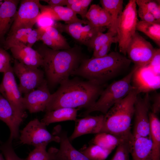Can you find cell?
I'll list each match as a JSON object with an SVG mask.
<instances>
[{
	"instance_id": "f6af8a7d",
	"label": "cell",
	"mask_w": 160,
	"mask_h": 160,
	"mask_svg": "<svg viewBox=\"0 0 160 160\" xmlns=\"http://www.w3.org/2000/svg\"><path fill=\"white\" fill-rule=\"evenodd\" d=\"M4 2V0H0V7L2 5Z\"/></svg>"
},
{
	"instance_id": "603a6c76",
	"label": "cell",
	"mask_w": 160,
	"mask_h": 160,
	"mask_svg": "<svg viewBox=\"0 0 160 160\" xmlns=\"http://www.w3.org/2000/svg\"><path fill=\"white\" fill-rule=\"evenodd\" d=\"M79 108H62L46 112L44 117L40 121L45 126L50 124L67 121H75L77 119Z\"/></svg>"
},
{
	"instance_id": "6da1fadb",
	"label": "cell",
	"mask_w": 160,
	"mask_h": 160,
	"mask_svg": "<svg viewBox=\"0 0 160 160\" xmlns=\"http://www.w3.org/2000/svg\"><path fill=\"white\" fill-rule=\"evenodd\" d=\"M60 84L57 90L51 94L46 112L62 108L87 109L95 103L104 89L103 84L75 78Z\"/></svg>"
},
{
	"instance_id": "7bdbcfd3",
	"label": "cell",
	"mask_w": 160,
	"mask_h": 160,
	"mask_svg": "<svg viewBox=\"0 0 160 160\" xmlns=\"http://www.w3.org/2000/svg\"><path fill=\"white\" fill-rule=\"evenodd\" d=\"M42 1L47 3L48 5L52 6H66L67 0H45Z\"/></svg>"
},
{
	"instance_id": "e0dca14e",
	"label": "cell",
	"mask_w": 160,
	"mask_h": 160,
	"mask_svg": "<svg viewBox=\"0 0 160 160\" xmlns=\"http://www.w3.org/2000/svg\"><path fill=\"white\" fill-rule=\"evenodd\" d=\"M15 60L26 65L38 68L43 65V59L39 52L32 47L19 43L9 49Z\"/></svg>"
},
{
	"instance_id": "52a82bcc",
	"label": "cell",
	"mask_w": 160,
	"mask_h": 160,
	"mask_svg": "<svg viewBox=\"0 0 160 160\" xmlns=\"http://www.w3.org/2000/svg\"><path fill=\"white\" fill-rule=\"evenodd\" d=\"M156 50L150 42L136 31L128 44L126 54L128 58L135 66L142 67L148 65Z\"/></svg>"
},
{
	"instance_id": "e575fe53",
	"label": "cell",
	"mask_w": 160,
	"mask_h": 160,
	"mask_svg": "<svg viewBox=\"0 0 160 160\" xmlns=\"http://www.w3.org/2000/svg\"><path fill=\"white\" fill-rule=\"evenodd\" d=\"M12 141L9 139L0 145V150L4 155L5 160H25L19 157L15 153L12 146Z\"/></svg>"
},
{
	"instance_id": "7402d4cb",
	"label": "cell",
	"mask_w": 160,
	"mask_h": 160,
	"mask_svg": "<svg viewBox=\"0 0 160 160\" xmlns=\"http://www.w3.org/2000/svg\"><path fill=\"white\" fill-rule=\"evenodd\" d=\"M19 2L17 0H5L0 7V39L4 37L10 28Z\"/></svg>"
},
{
	"instance_id": "484cf974",
	"label": "cell",
	"mask_w": 160,
	"mask_h": 160,
	"mask_svg": "<svg viewBox=\"0 0 160 160\" xmlns=\"http://www.w3.org/2000/svg\"><path fill=\"white\" fill-rule=\"evenodd\" d=\"M128 137H121L110 133L101 132L97 134L93 140V143L111 152L124 139Z\"/></svg>"
},
{
	"instance_id": "3957f363",
	"label": "cell",
	"mask_w": 160,
	"mask_h": 160,
	"mask_svg": "<svg viewBox=\"0 0 160 160\" xmlns=\"http://www.w3.org/2000/svg\"><path fill=\"white\" fill-rule=\"evenodd\" d=\"M131 62L120 53L112 52L101 57L84 58L71 75L104 84L128 68Z\"/></svg>"
},
{
	"instance_id": "cb8c5ba5",
	"label": "cell",
	"mask_w": 160,
	"mask_h": 160,
	"mask_svg": "<svg viewBox=\"0 0 160 160\" xmlns=\"http://www.w3.org/2000/svg\"><path fill=\"white\" fill-rule=\"evenodd\" d=\"M153 160H160V121L157 115L149 113Z\"/></svg>"
},
{
	"instance_id": "f1b7e54d",
	"label": "cell",
	"mask_w": 160,
	"mask_h": 160,
	"mask_svg": "<svg viewBox=\"0 0 160 160\" xmlns=\"http://www.w3.org/2000/svg\"><path fill=\"white\" fill-rule=\"evenodd\" d=\"M80 151L89 160H105L111 152L95 144L84 147Z\"/></svg>"
},
{
	"instance_id": "5b68a950",
	"label": "cell",
	"mask_w": 160,
	"mask_h": 160,
	"mask_svg": "<svg viewBox=\"0 0 160 160\" xmlns=\"http://www.w3.org/2000/svg\"><path fill=\"white\" fill-rule=\"evenodd\" d=\"M138 68L135 66L126 76L104 89L95 103L83 113V116L96 111L105 114L115 103L126 96L135 87L131 85V82Z\"/></svg>"
},
{
	"instance_id": "ba28073f",
	"label": "cell",
	"mask_w": 160,
	"mask_h": 160,
	"mask_svg": "<svg viewBox=\"0 0 160 160\" xmlns=\"http://www.w3.org/2000/svg\"><path fill=\"white\" fill-rule=\"evenodd\" d=\"M20 133V142L23 144L35 147L43 143H60L59 137L50 133L47 129L46 126L37 119L30 121Z\"/></svg>"
},
{
	"instance_id": "ee69618b",
	"label": "cell",
	"mask_w": 160,
	"mask_h": 160,
	"mask_svg": "<svg viewBox=\"0 0 160 160\" xmlns=\"http://www.w3.org/2000/svg\"><path fill=\"white\" fill-rule=\"evenodd\" d=\"M0 160H5L2 155L0 153Z\"/></svg>"
},
{
	"instance_id": "9a60e30c",
	"label": "cell",
	"mask_w": 160,
	"mask_h": 160,
	"mask_svg": "<svg viewBox=\"0 0 160 160\" xmlns=\"http://www.w3.org/2000/svg\"><path fill=\"white\" fill-rule=\"evenodd\" d=\"M51 95L45 80L37 88L24 94L23 103L25 110L31 113L45 111Z\"/></svg>"
},
{
	"instance_id": "ffe728a7",
	"label": "cell",
	"mask_w": 160,
	"mask_h": 160,
	"mask_svg": "<svg viewBox=\"0 0 160 160\" xmlns=\"http://www.w3.org/2000/svg\"><path fill=\"white\" fill-rule=\"evenodd\" d=\"M41 13L47 14L53 20L64 21L68 24L83 20L78 18L77 15L70 8L64 6H52L40 4Z\"/></svg>"
},
{
	"instance_id": "7c38bea8",
	"label": "cell",
	"mask_w": 160,
	"mask_h": 160,
	"mask_svg": "<svg viewBox=\"0 0 160 160\" xmlns=\"http://www.w3.org/2000/svg\"><path fill=\"white\" fill-rule=\"evenodd\" d=\"M150 99L148 94L143 98L137 96L134 105V137H150L149 118L150 108Z\"/></svg>"
},
{
	"instance_id": "30bf717a",
	"label": "cell",
	"mask_w": 160,
	"mask_h": 160,
	"mask_svg": "<svg viewBox=\"0 0 160 160\" xmlns=\"http://www.w3.org/2000/svg\"><path fill=\"white\" fill-rule=\"evenodd\" d=\"M12 69L19 79V89L25 94L38 87L44 81V72L38 68L31 67L14 60Z\"/></svg>"
},
{
	"instance_id": "836d02e7",
	"label": "cell",
	"mask_w": 160,
	"mask_h": 160,
	"mask_svg": "<svg viewBox=\"0 0 160 160\" xmlns=\"http://www.w3.org/2000/svg\"><path fill=\"white\" fill-rule=\"evenodd\" d=\"M137 5L145 8L157 21L160 22V1L152 0H135Z\"/></svg>"
},
{
	"instance_id": "8fae6325",
	"label": "cell",
	"mask_w": 160,
	"mask_h": 160,
	"mask_svg": "<svg viewBox=\"0 0 160 160\" xmlns=\"http://www.w3.org/2000/svg\"><path fill=\"white\" fill-rule=\"evenodd\" d=\"M38 0H23L21 1L9 33L21 28H32L41 14Z\"/></svg>"
},
{
	"instance_id": "ab89813d",
	"label": "cell",
	"mask_w": 160,
	"mask_h": 160,
	"mask_svg": "<svg viewBox=\"0 0 160 160\" xmlns=\"http://www.w3.org/2000/svg\"><path fill=\"white\" fill-rule=\"evenodd\" d=\"M111 20L110 14L106 10L102 7L99 20V27L108 28L111 24Z\"/></svg>"
},
{
	"instance_id": "8d00e7d4",
	"label": "cell",
	"mask_w": 160,
	"mask_h": 160,
	"mask_svg": "<svg viewBox=\"0 0 160 160\" xmlns=\"http://www.w3.org/2000/svg\"><path fill=\"white\" fill-rule=\"evenodd\" d=\"M42 33V30L40 27L37 29H32L27 34L23 44L32 47L36 41L40 40Z\"/></svg>"
},
{
	"instance_id": "2e32d148",
	"label": "cell",
	"mask_w": 160,
	"mask_h": 160,
	"mask_svg": "<svg viewBox=\"0 0 160 160\" xmlns=\"http://www.w3.org/2000/svg\"><path fill=\"white\" fill-rule=\"evenodd\" d=\"M52 134L58 136L60 139V148L53 160H89L72 146L68 137L67 132L63 130L60 126L54 127Z\"/></svg>"
},
{
	"instance_id": "4fadbf2b",
	"label": "cell",
	"mask_w": 160,
	"mask_h": 160,
	"mask_svg": "<svg viewBox=\"0 0 160 160\" xmlns=\"http://www.w3.org/2000/svg\"><path fill=\"white\" fill-rule=\"evenodd\" d=\"M27 115L25 112H21L15 108L0 93V120L9 129V139L13 140L19 137L20 126Z\"/></svg>"
},
{
	"instance_id": "4316f807",
	"label": "cell",
	"mask_w": 160,
	"mask_h": 160,
	"mask_svg": "<svg viewBox=\"0 0 160 160\" xmlns=\"http://www.w3.org/2000/svg\"><path fill=\"white\" fill-rule=\"evenodd\" d=\"M136 31L141 32L160 46V23L138 21Z\"/></svg>"
},
{
	"instance_id": "bcb514c9",
	"label": "cell",
	"mask_w": 160,
	"mask_h": 160,
	"mask_svg": "<svg viewBox=\"0 0 160 160\" xmlns=\"http://www.w3.org/2000/svg\"><path fill=\"white\" fill-rule=\"evenodd\" d=\"M0 143H1V141H0Z\"/></svg>"
},
{
	"instance_id": "f35d334b",
	"label": "cell",
	"mask_w": 160,
	"mask_h": 160,
	"mask_svg": "<svg viewBox=\"0 0 160 160\" xmlns=\"http://www.w3.org/2000/svg\"><path fill=\"white\" fill-rule=\"evenodd\" d=\"M160 50L156 49V51L151 61L147 66L148 68L156 75H159L160 72Z\"/></svg>"
},
{
	"instance_id": "83f0119b",
	"label": "cell",
	"mask_w": 160,
	"mask_h": 160,
	"mask_svg": "<svg viewBox=\"0 0 160 160\" xmlns=\"http://www.w3.org/2000/svg\"><path fill=\"white\" fill-rule=\"evenodd\" d=\"M48 144L43 143L34 147L25 160H53L58 149L51 147L47 151L46 148Z\"/></svg>"
},
{
	"instance_id": "7a4b0ae2",
	"label": "cell",
	"mask_w": 160,
	"mask_h": 160,
	"mask_svg": "<svg viewBox=\"0 0 160 160\" xmlns=\"http://www.w3.org/2000/svg\"><path fill=\"white\" fill-rule=\"evenodd\" d=\"M37 50L43 58L42 66L49 83L52 86L69 79L84 59L80 48L77 46L67 49L54 50L42 45Z\"/></svg>"
},
{
	"instance_id": "1f68e13d",
	"label": "cell",
	"mask_w": 160,
	"mask_h": 160,
	"mask_svg": "<svg viewBox=\"0 0 160 160\" xmlns=\"http://www.w3.org/2000/svg\"><path fill=\"white\" fill-rule=\"evenodd\" d=\"M116 36L115 33L108 31L104 33L100 32L98 33L92 41L89 48L93 50V56H94L102 47L109 41Z\"/></svg>"
},
{
	"instance_id": "f546056e",
	"label": "cell",
	"mask_w": 160,
	"mask_h": 160,
	"mask_svg": "<svg viewBox=\"0 0 160 160\" xmlns=\"http://www.w3.org/2000/svg\"><path fill=\"white\" fill-rule=\"evenodd\" d=\"M32 29L21 28L9 33L4 43V49H10L12 46L20 43H23L27 34Z\"/></svg>"
},
{
	"instance_id": "ac0fdd59",
	"label": "cell",
	"mask_w": 160,
	"mask_h": 160,
	"mask_svg": "<svg viewBox=\"0 0 160 160\" xmlns=\"http://www.w3.org/2000/svg\"><path fill=\"white\" fill-rule=\"evenodd\" d=\"M104 115L92 116L87 115L83 118L77 119L74 130L69 137L71 141L81 135L89 134H97L101 131Z\"/></svg>"
},
{
	"instance_id": "9c48e42d",
	"label": "cell",
	"mask_w": 160,
	"mask_h": 160,
	"mask_svg": "<svg viewBox=\"0 0 160 160\" xmlns=\"http://www.w3.org/2000/svg\"><path fill=\"white\" fill-rule=\"evenodd\" d=\"M57 25L60 30L67 33L75 41L89 48L98 33L105 30V28L95 27L87 20L68 24L60 23Z\"/></svg>"
},
{
	"instance_id": "8992f818",
	"label": "cell",
	"mask_w": 160,
	"mask_h": 160,
	"mask_svg": "<svg viewBox=\"0 0 160 160\" xmlns=\"http://www.w3.org/2000/svg\"><path fill=\"white\" fill-rule=\"evenodd\" d=\"M135 0H130L118 20L116 30L119 52L124 56L129 43L136 32L138 21Z\"/></svg>"
},
{
	"instance_id": "44dd1931",
	"label": "cell",
	"mask_w": 160,
	"mask_h": 160,
	"mask_svg": "<svg viewBox=\"0 0 160 160\" xmlns=\"http://www.w3.org/2000/svg\"><path fill=\"white\" fill-rule=\"evenodd\" d=\"M130 153L132 160H153L150 136L147 137L133 136Z\"/></svg>"
},
{
	"instance_id": "d6a6232c",
	"label": "cell",
	"mask_w": 160,
	"mask_h": 160,
	"mask_svg": "<svg viewBox=\"0 0 160 160\" xmlns=\"http://www.w3.org/2000/svg\"><path fill=\"white\" fill-rule=\"evenodd\" d=\"M92 0H67L66 7L70 8L76 15H80L83 20L86 15Z\"/></svg>"
},
{
	"instance_id": "4dcf8cb0",
	"label": "cell",
	"mask_w": 160,
	"mask_h": 160,
	"mask_svg": "<svg viewBox=\"0 0 160 160\" xmlns=\"http://www.w3.org/2000/svg\"><path fill=\"white\" fill-rule=\"evenodd\" d=\"M133 136L124 139L117 146L115 154L111 160H130L131 147Z\"/></svg>"
},
{
	"instance_id": "60d3db41",
	"label": "cell",
	"mask_w": 160,
	"mask_h": 160,
	"mask_svg": "<svg viewBox=\"0 0 160 160\" xmlns=\"http://www.w3.org/2000/svg\"><path fill=\"white\" fill-rule=\"evenodd\" d=\"M138 6L137 15L141 19V20L160 23L156 20L153 15L145 8L141 6Z\"/></svg>"
},
{
	"instance_id": "d6986e66",
	"label": "cell",
	"mask_w": 160,
	"mask_h": 160,
	"mask_svg": "<svg viewBox=\"0 0 160 160\" xmlns=\"http://www.w3.org/2000/svg\"><path fill=\"white\" fill-rule=\"evenodd\" d=\"M42 33L40 40L48 47L54 50H62L71 48L59 30L53 26H41Z\"/></svg>"
},
{
	"instance_id": "b9f144b4",
	"label": "cell",
	"mask_w": 160,
	"mask_h": 160,
	"mask_svg": "<svg viewBox=\"0 0 160 160\" xmlns=\"http://www.w3.org/2000/svg\"><path fill=\"white\" fill-rule=\"evenodd\" d=\"M152 113L157 115L160 111V94L156 93L154 94L152 99V104L151 106Z\"/></svg>"
},
{
	"instance_id": "d590c367",
	"label": "cell",
	"mask_w": 160,
	"mask_h": 160,
	"mask_svg": "<svg viewBox=\"0 0 160 160\" xmlns=\"http://www.w3.org/2000/svg\"><path fill=\"white\" fill-rule=\"evenodd\" d=\"M102 7L98 4H92L90 5L86 15V19L94 26L100 27L99 20L100 10Z\"/></svg>"
},
{
	"instance_id": "277c9868",
	"label": "cell",
	"mask_w": 160,
	"mask_h": 160,
	"mask_svg": "<svg viewBox=\"0 0 160 160\" xmlns=\"http://www.w3.org/2000/svg\"><path fill=\"white\" fill-rule=\"evenodd\" d=\"M139 91L134 88L124 98L115 103L104 115L100 132L110 133L124 138L132 135L131 123L134 105Z\"/></svg>"
},
{
	"instance_id": "5bb4252c",
	"label": "cell",
	"mask_w": 160,
	"mask_h": 160,
	"mask_svg": "<svg viewBox=\"0 0 160 160\" xmlns=\"http://www.w3.org/2000/svg\"><path fill=\"white\" fill-rule=\"evenodd\" d=\"M0 93L17 109L25 112L23 96L16 83L12 67L4 73L0 84Z\"/></svg>"
},
{
	"instance_id": "d4e9b609",
	"label": "cell",
	"mask_w": 160,
	"mask_h": 160,
	"mask_svg": "<svg viewBox=\"0 0 160 160\" xmlns=\"http://www.w3.org/2000/svg\"><path fill=\"white\" fill-rule=\"evenodd\" d=\"M102 7L106 10L111 17V23L108 31L116 33L118 20L123 9V0H100Z\"/></svg>"
},
{
	"instance_id": "74e56055",
	"label": "cell",
	"mask_w": 160,
	"mask_h": 160,
	"mask_svg": "<svg viewBox=\"0 0 160 160\" xmlns=\"http://www.w3.org/2000/svg\"><path fill=\"white\" fill-rule=\"evenodd\" d=\"M10 56L4 49L0 48V72L3 73L12 67Z\"/></svg>"
}]
</instances>
